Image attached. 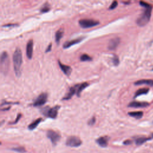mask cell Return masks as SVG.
<instances>
[{"mask_svg":"<svg viewBox=\"0 0 153 153\" xmlns=\"http://www.w3.org/2000/svg\"><path fill=\"white\" fill-rule=\"evenodd\" d=\"M140 5L145 8L143 13L140 16V17L137 20V24L139 26H143L146 25L148 22L149 21L151 16V11L152 7L147 3L143 2H140Z\"/></svg>","mask_w":153,"mask_h":153,"instance_id":"6da1fadb","label":"cell"},{"mask_svg":"<svg viewBox=\"0 0 153 153\" xmlns=\"http://www.w3.org/2000/svg\"><path fill=\"white\" fill-rule=\"evenodd\" d=\"M13 61L15 74L17 76L19 77L21 75V65L22 64V53L20 48H17L14 51Z\"/></svg>","mask_w":153,"mask_h":153,"instance_id":"7a4b0ae2","label":"cell"},{"mask_svg":"<svg viewBox=\"0 0 153 153\" xmlns=\"http://www.w3.org/2000/svg\"><path fill=\"white\" fill-rule=\"evenodd\" d=\"M59 108H60L59 105H56L53 108H50L49 106H45L44 108H42L41 111L44 116L50 118L55 119L57 116Z\"/></svg>","mask_w":153,"mask_h":153,"instance_id":"3957f363","label":"cell"},{"mask_svg":"<svg viewBox=\"0 0 153 153\" xmlns=\"http://www.w3.org/2000/svg\"><path fill=\"white\" fill-rule=\"evenodd\" d=\"M79 26L84 29H87L97 26L99 24V22L93 19H80L78 22Z\"/></svg>","mask_w":153,"mask_h":153,"instance_id":"277c9868","label":"cell"},{"mask_svg":"<svg viewBox=\"0 0 153 153\" xmlns=\"http://www.w3.org/2000/svg\"><path fill=\"white\" fill-rule=\"evenodd\" d=\"M81 144V140L78 137L75 136H69L66 141V145L71 147H78Z\"/></svg>","mask_w":153,"mask_h":153,"instance_id":"5b68a950","label":"cell"},{"mask_svg":"<svg viewBox=\"0 0 153 153\" xmlns=\"http://www.w3.org/2000/svg\"><path fill=\"white\" fill-rule=\"evenodd\" d=\"M47 136L54 145H56L61 137L59 133L53 130H48L47 131Z\"/></svg>","mask_w":153,"mask_h":153,"instance_id":"8992f818","label":"cell"},{"mask_svg":"<svg viewBox=\"0 0 153 153\" xmlns=\"http://www.w3.org/2000/svg\"><path fill=\"white\" fill-rule=\"evenodd\" d=\"M48 94L46 93H41L33 103V106H40L44 105L47 100Z\"/></svg>","mask_w":153,"mask_h":153,"instance_id":"52a82bcc","label":"cell"},{"mask_svg":"<svg viewBox=\"0 0 153 153\" xmlns=\"http://www.w3.org/2000/svg\"><path fill=\"white\" fill-rule=\"evenodd\" d=\"M79 84H76L74 85L73 87H71L69 90V91L65 94V96L63 97V100H69L75 94H76V91L78 88Z\"/></svg>","mask_w":153,"mask_h":153,"instance_id":"ba28073f","label":"cell"},{"mask_svg":"<svg viewBox=\"0 0 153 153\" xmlns=\"http://www.w3.org/2000/svg\"><path fill=\"white\" fill-rule=\"evenodd\" d=\"M84 36H81V37H79V38H76L74 39H72L71 41H66L65 42L63 45V47L64 48H68L75 44H78L81 41H82L84 39Z\"/></svg>","mask_w":153,"mask_h":153,"instance_id":"9c48e42d","label":"cell"},{"mask_svg":"<svg viewBox=\"0 0 153 153\" xmlns=\"http://www.w3.org/2000/svg\"><path fill=\"white\" fill-rule=\"evenodd\" d=\"M120 42V38H114L112 39H111L108 43V48L109 50H115L117 46L119 45Z\"/></svg>","mask_w":153,"mask_h":153,"instance_id":"30bf717a","label":"cell"},{"mask_svg":"<svg viewBox=\"0 0 153 153\" xmlns=\"http://www.w3.org/2000/svg\"><path fill=\"white\" fill-rule=\"evenodd\" d=\"M149 105L148 102H137V101H133L130 102L128 106L131 108H145L147 107Z\"/></svg>","mask_w":153,"mask_h":153,"instance_id":"8fae6325","label":"cell"},{"mask_svg":"<svg viewBox=\"0 0 153 153\" xmlns=\"http://www.w3.org/2000/svg\"><path fill=\"white\" fill-rule=\"evenodd\" d=\"M33 41L32 39L29 40L26 45V56L29 59H31L33 54Z\"/></svg>","mask_w":153,"mask_h":153,"instance_id":"7c38bea8","label":"cell"},{"mask_svg":"<svg viewBox=\"0 0 153 153\" xmlns=\"http://www.w3.org/2000/svg\"><path fill=\"white\" fill-rule=\"evenodd\" d=\"M109 137L108 136H101L96 140V143L101 147H106L108 144Z\"/></svg>","mask_w":153,"mask_h":153,"instance_id":"4fadbf2b","label":"cell"},{"mask_svg":"<svg viewBox=\"0 0 153 153\" xmlns=\"http://www.w3.org/2000/svg\"><path fill=\"white\" fill-rule=\"evenodd\" d=\"M60 68L61 69V70L63 71V72L66 75V76H69L72 72V68L68 65H64L63 63H62L60 61L58 62Z\"/></svg>","mask_w":153,"mask_h":153,"instance_id":"5bb4252c","label":"cell"},{"mask_svg":"<svg viewBox=\"0 0 153 153\" xmlns=\"http://www.w3.org/2000/svg\"><path fill=\"white\" fill-rule=\"evenodd\" d=\"M146 84L149 86H153V80L152 79H140L137 81L134 82V85H142Z\"/></svg>","mask_w":153,"mask_h":153,"instance_id":"9a60e30c","label":"cell"},{"mask_svg":"<svg viewBox=\"0 0 153 153\" xmlns=\"http://www.w3.org/2000/svg\"><path fill=\"white\" fill-rule=\"evenodd\" d=\"M63 29L62 28H60L59 29L55 34V41L57 44H59L62 37L63 36Z\"/></svg>","mask_w":153,"mask_h":153,"instance_id":"2e32d148","label":"cell"},{"mask_svg":"<svg viewBox=\"0 0 153 153\" xmlns=\"http://www.w3.org/2000/svg\"><path fill=\"white\" fill-rule=\"evenodd\" d=\"M41 121H42V118H38V119L35 120V121H33L32 123H31L28 126V128L29 130H34L38 126V125L41 123Z\"/></svg>","mask_w":153,"mask_h":153,"instance_id":"e0dca14e","label":"cell"},{"mask_svg":"<svg viewBox=\"0 0 153 153\" xmlns=\"http://www.w3.org/2000/svg\"><path fill=\"white\" fill-rule=\"evenodd\" d=\"M88 85H89V84L87 82H82V84H79V86H78V90L76 91V95L78 97L80 96V94L82 92V91L84 88H85L87 87H88Z\"/></svg>","mask_w":153,"mask_h":153,"instance_id":"ac0fdd59","label":"cell"},{"mask_svg":"<svg viewBox=\"0 0 153 153\" xmlns=\"http://www.w3.org/2000/svg\"><path fill=\"white\" fill-rule=\"evenodd\" d=\"M149 91V88H140L139 90H137L135 94H134V97L136 98L139 96H141L142 94H145L146 93H148Z\"/></svg>","mask_w":153,"mask_h":153,"instance_id":"d6986e66","label":"cell"},{"mask_svg":"<svg viewBox=\"0 0 153 153\" xmlns=\"http://www.w3.org/2000/svg\"><path fill=\"white\" fill-rule=\"evenodd\" d=\"M128 115L136 119H140L143 116V112L142 111H135V112H130L128 113Z\"/></svg>","mask_w":153,"mask_h":153,"instance_id":"ffe728a7","label":"cell"},{"mask_svg":"<svg viewBox=\"0 0 153 153\" xmlns=\"http://www.w3.org/2000/svg\"><path fill=\"white\" fill-rule=\"evenodd\" d=\"M151 138H148V137H137V139H136L135 140V143L137 145H140L142 144H143L144 142H146L148 140H149Z\"/></svg>","mask_w":153,"mask_h":153,"instance_id":"44dd1931","label":"cell"},{"mask_svg":"<svg viewBox=\"0 0 153 153\" xmlns=\"http://www.w3.org/2000/svg\"><path fill=\"white\" fill-rule=\"evenodd\" d=\"M50 10V4L48 2H45L42 5L41 8H40V11L41 13H47Z\"/></svg>","mask_w":153,"mask_h":153,"instance_id":"7402d4cb","label":"cell"},{"mask_svg":"<svg viewBox=\"0 0 153 153\" xmlns=\"http://www.w3.org/2000/svg\"><path fill=\"white\" fill-rule=\"evenodd\" d=\"M80 60L82 62H89L92 60V58L87 54H83L80 56Z\"/></svg>","mask_w":153,"mask_h":153,"instance_id":"603a6c76","label":"cell"},{"mask_svg":"<svg viewBox=\"0 0 153 153\" xmlns=\"http://www.w3.org/2000/svg\"><path fill=\"white\" fill-rule=\"evenodd\" d=\"M7 59H8V54H7V52H5V51L2 52L1 54V64L2 65L3 63H4L7 60Z\"/></svg>","mask_w":153,"mask_h":153,"instance_id":"cb8c5ba5","label":"cell"},{"mask_svg":"<svg viewBox=\"0 0 153 153\" xmlns=\"http://www.w3.org/2000/svg\"><path fill=\"white\" fill-rule=\"evenodd\" d=\"M112 63L114 64V65L115 66H118L120 63V60H119V58L117 56V55H114L113 56V57L112 59Z\"/></svg>","mask_w":153,"mask_h":153,"instance_id":"d4e9b609","label":"cell"},{"mask_svg":"<svg viewBox=\"0 0 153 153\" xmlns=\"http://www.w3.org/2000/svg\"><path fill=\"white\" fill-rule=\"evenodd\" d=\"M11 149L14 151L19 152H26L25 148L23 146H18V147H16V148H11Z\"/></svg>","mask_w":153,"mask_h":153,"instance_id":"484cf974","label":"cell"},{"mask_svg":"<svg viewBox=\"0 0 153 153\" xmlns=\"http://www.w3.org/2000/svg\"><path fill=\"white\" fill-rule=\"evenodd\" d=\"M96 123V118L94 117H93L88 121V124L89 126H93Z\"/></svg>","mask_w":153,"mask_h":153,"instance_id":"4316f807","label":"cell"},{"mask_svg":"<svg viewBox=\"0 0 153 153\" xmlns=\"http://www.w3.org/2000/svg\"><path fill=\"white\" fill-rule=\"evenodd\" d=\"M117 5H118V2H117V1H114L112 2V3L111 5H110V7H109V10H113V9L117 7Z\"/></svg>","mask_w":153,"mask_h":153,"instance_id":"83f0119b","label":"cell"},{"mask_svg":"<svg viewBox=\"0 0 153 153\" xmlns=\"http://www.w3.org/2000/svg\"><path fill=\"white\" fill-rule=\"evenodd\" d=\"M21 114H19L18 115H17V118H16V120L14 121H13V122H12V123H10V124H16V123H17V122H18V121L19 120V119L21 118Z\"/></svg>","mask_w":153,"mask_h":153,"instance_id":"f1b7e54d","label":"cell"},{"mask_svg":"<svg viewBox=\"0 0 153 153\" xmlns=\"http://www.w3.org/2000/svg\"><path fill=\"white\" fill-rule=\"evenodd\" d=\"M51 46H52V44H51V43H50V44L48 45L47 48H46V50H45V52H46V53L49 52V51H51Z\"/></svg>","mask_w":153,"mask_h":153,"instance_id":"f546056e","label":"cell"},{"mask_svg":"<svg viewBox=\"0 0 153 153\" xmlns=\"http://www.w3.org/2000/svg\"><path fill=\"white\" fill-rule=\"evenodd\" d=\"M17 26V25L10 23V24H8V25H4L2 26V27H11V26Z\"/></svg>","mask_w":153,"mask_h":153,"instance_id":"4dcf8cb0","label":"cell"},{"mask_svg":"<svg viewBox=\"0 0 153 153\" xmlns=\"http://www.w3.org/2000/svg\"><path fill=\"white\" fill-rule=\"evenodd\" d=\"M124 145H130L131 143V141L130 140H126L123 143Z\"/></svg>","mask_w":153,"mask_h":153,"instance_id":"1f68e13d","label":"cell"},{"mask_svg":"<svg viewBox=\"0 0 153 153\" xmlns=\"http://www.w3.org/2000/svg\"><path fill=\"white\" fill-rule=\"evenodd\" d=\"M152 137H153V133H152Z\"/></svg>","mask_w":153,"mask_h":153,"instance_id":"d6a6232c","label":"cell"},{"mask_svg":"<svg viewBox=\"0 0 153 153\" xmlns=\"http://www.w3.org/2000/svg\"><path fill=\"white\" fill-rule=\"evenodd\" d=\"M152 70H153V69H152Z\"/></svg>","mask_w":153,"mask_h":153,"instance_id":"836d02e7","label":"cell"}]
</instances>
